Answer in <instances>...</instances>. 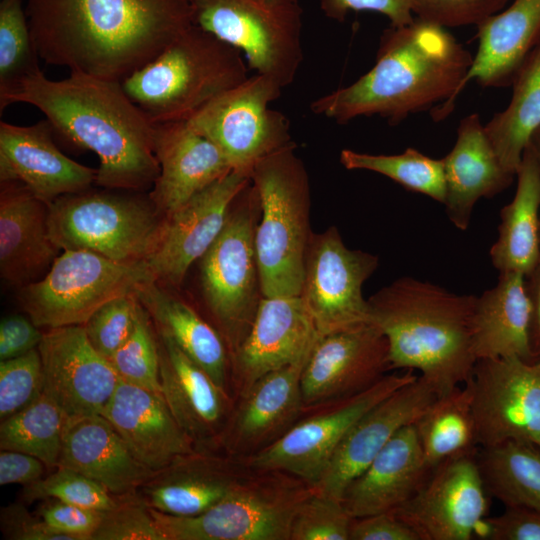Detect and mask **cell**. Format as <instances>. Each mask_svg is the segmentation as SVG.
<instances>
[{"mask_svg": "<svg viewBox=\"0 0 540 540\" xmlns=\"http://www.w3.org/2000/svg\"><path fill=\"white\" fill-rule=\"evenodd\" d=\"M25 11L46 63L116 81L193 25L189 0H27Z\"/></svg>", "mask_w": 540, "mask_h": 540, "instance_id": "obj_1", "label": "cell"}, {"mask_svg": "<svg viewBox=\"0 0 540 540\" xmlns=\"http://www.w3.org/2000/svg\"><path fill=\"white\" fill-rule=\"evenodd\" d=\"M472 59L446 28L415 17L386 29L374 66L352 84L315 99L310 110L338 123L372 115L398 123L434 108L439 121L453 110Z\"/></svg>", "mask_w": 540, "mask_h": 540, "instance_id": "obj_2", "label": "cell"}, {"mask_svg": "<svg viewBox=\"0 0 540 540\" xmlns=\"http://www.w3.org/2000/svg\"><path fill=\"white\" fill-rule=\"evenodd\" d=\"M15 102L38 108L54 133L97 155L98 186L132 191L153 186L160 172L153 124L125 93L121 81L79 72L54 81L39 70L22 82L6 107Z\"/></svg>", "mask_w": 540, "mask_h": 540, "instance_id": "obj_3", "label": "cell"}, {"mask_svg": "<svg viewBox=\"0 0 540 540\" xmlns=\"http://www.w3.org/2000/svg\"><path fill=\"white\" fill-rule=\"evenodd\" d=\"M476 298L411 277L370 296L371 321L387 339L391 370L418 371L438 396L465 384L477 363L471 335Z\"/></svg>", "mask_w": 540, "mask_h": 540, "instance_id": "obj_4", "label": "cell"}, {"mask_svg": "<svg viewBox=\"0 0 540 540\" xmlns=\"http://www.w3.org/2000/svg\"><path fill=\"white\" fill-rule=\"evenodd\" d=\"M246 63L239 50L192 25L121 84L152 124L188 121L244 82Z\"/></svg>", "mask_w": 540, "mask_h": 540, "instance_id": "obj_5", "label": "cell"}, {"mask_svg": "<svg viewBox=\"0 0 540 540\" xmlns=\"http://www.w3.org/2000/svg\"><path fill=\"white\" fill-rule=\"evenodd\" d=\"M294 142L259 161L250 174L260 218L255 251L263 297L299 296L310 230V183Z\"/></svg>", "mask_w": 540, "mask_h": 540, "instance_id": "obj_6", "label": "cell"}, {"mask_svg": "<svg viewBox=\"0 0 540 540\" xmlns=\"http://www.w3.org/2000/svg\"><path fill=\"white\" fill-rule=\"evenodd\" d=\"M315 486L291 473L253 469L196 516L150 509L165 540H290L293 518Z\"/></svg>", "mask_w": 540, "mask_h": 540, "instance_id": "obj_7", "label": "cell"}, {"mask_svg": "<svg viewBox=\"0 0 540 540\" xmlns=\"http://www.w3.org/2000/svg\"><path fill=\"white\" fill-rule=\"evenodd\" d=\"M259 213L250 180L233 201L220 234L200 258L203 298L229 355L248 335L263 297L254 240Z\"/></svg>", "mask_w": 540, "mask_h": 540, "instance_id": "obj_8", "label": "cell"}, {"mask_svg": "<svg viewBox=\"0 0 540 540\" xmlns=\"http://www.w3.org/2000/svg\"><path fill=\"white\" fill-rule=\"evenodd\" d=\"M164 215L151 199L91 188L49 204L48 228L61 249L98 253L122 263L145 262L153 251Z\"/></svg>", "mask_w": 540, "mask_h": 540, "instance_id": "obj_9", "label": "cell"}, {"mask_svg": "<svg viewBox=\"0 0 540 540\" xmlns=\"http://www.w3.org/2000/svg\"><path fill=\"white\" fill-rule=\"evenodd\" d=\"M193 25L239 50L249 69L293 83L304 58L299 0H189Z\"/></svg>", "mask_w": 540, "mask_h": 540, "instance_id": "obj_10", "label": "cell"}, {"mask_svg": "<svg viewBox=\"0 0 540 540\" xmlns=\"http://www.w3.org/2000/svg\"><path fill=\"white\" fill-rule=\"evenodd\" d=\"M156 280L146 262L122 263L65 249L46 275L21 289L19 302L37 327L83 325L105 303Z\"/></svg>", "mask_w": 540, "mask_h": 540, "instance_id": "obj_11", "label": "cell"}, {"mask_svg": "<svg viewBox=\"0 0 540 540\" xmlns=\"http://www.w3.org/2000/svg\"><path fill=\"white\" fill-rule=\"evenodd\" d=\"M282 89L274 79L256 73L187 122L223 152L233 171L250 177L259 161L293 142L288 118L270 107Z\"/></svg>", "mask_w": 540, "mask_h": 540, "instance_id": "obj_12", "label": "cell"}, {"mask_svg": "<svg viewBox=\"0 0 540 540\" xmlns=\"http://www.w3.org/2000/svg\"><path fill=\"white\" fill-rule=\"evenodd\" d=\"M417 377L412 370L387 374L363 392L306 407L300 419L279 440L244 462L253 469L282 470L315 485L356 421Z\"/></svg>", "mask_w": 540, "mask_h": 540, "instance_id": "obj_13", "label": "cell"}, {"mask_svg": "<svg viewBox=\"0 0 540 540\" xmlns=\"http://www.w3.org/2000/svg\"><path fill=\"white\" fill-rule=\"evenodd\" d=\"M377 266V256L349 249L335 226L312 232L299 296L320 337L372 322L362 286Z\"/></svg>", "mask_w": 540, "mask_h": 540, "instance_id": "obj_14", "label": "cell"}, {"mask_svg": "<svg viewBox=\"0 0 540 540\" xmlns=\"http://www.w3.org/2000/svg\"><path fill=\"white\" fill-rule=\"evenodd\" d=\"M469 382L478 446L513 440L540 448V362L480 359Z\"/></svg>", "mask_w": 540, "mask_h": 540, "instance_id": "obj_15", "label": "cell"}, {"mask_svg": "<svg viewBox=\"0 0 540 540\" xmlns=\"http://www.w3.org/2000/svg\"><path fill=\"white\" fill-rule=\"evenodd\" d=\"M478 450L433 469L419 491L394 512L420 540H471L481 536L489 511Z\"/></svg>", "mask_w": 540, "mask_h": 540, "instance_id": "obj_16", "label": "cell"}, {"mask_svg": "<svg viewBox=\"0 0 540 540\" xmlns=\"http://www.w3.org/2000/svg\"><path fill=\"white\" fill-rule=\"evenodd\" d=\"M38 350L42 393L69 419L101 415L120 378L111 362L92 346L84 326L48 329Z\"/></svg>", "mask_w": 540, "mask_h": 540, "instance_id": "obj_17", "label": "cell"}, {"mask_svg": "<svg viewBox=\"0 0 540 540\" xmlns=\"http://www.w3.org/2000/svg\"><path fill=\"white\" fill-rule=\"evenodd\" d=\"M389 370L388 342L373 322L321 336L301 374L305 408L363 392Z\"/></svg>", "mask_w": 540, "mask_h": 540, "instance_id": "obj_18", "label": "cell"}, {"mask_svg": "<svg viewBox=\"0 0 540 540\" xmlns=\"http://www.w3.org/2000/svg\"><path fill=\"white\" fill-rule=\"evenodd\" d=\"M249 182L248 175L232 171L164 215L157 243L145 260L158 282H183L220 234L233 201Z\"/></svg>", "mask_w": 540, "mask_h": 540, "instance_id": "obj_19", "label": "cell"}, {"mask_svg": "<svg viewBox=\"0 0 540 540\" xmlns=\"http://www.w3.org/2000/svg\"><path fill=\"white\" fill-rule=\"evenodd\" d=\"M319 338L300 296L262 297L248 335L230 354L234 397L262 376L309 356Z\"/></svg>", "mask_w": 540, "mask_h": 540, "instance_id": "obj_20", "label": "cell"}, {"mask_svg": "<svg viewBox=\"0 0 540 540\" xmlns=\"http://www.w3.org/2000/svg\"><path fill=\"white\" fill-rule=\"evenodd\" d=\"M309 356L262 376L235 398L221 438L222 452L247 459L292 428L305 411L301 374Z\"/></svg>", "mask_w": 540, "mask_h": 540, "instance_id": "obj_21", "label": "cell"}, {"mask_svg": "<svg viewBox=\"0 0 540 540\" xmlns=\"http://www.w3.org/2000/svg\"><path fill=\"white\" fill-rule=\"evenodd\" d=\"M437 397L431 383L419 375L368 410L340 442L314 485L316 490L342 500L347 486L391 438L404 426L414 423Z\"/></svg>", "mask_w": 540, "mask_h": 540, "instance_id": "obj_22", "label": "cell"}, {"mask_svg": "<svg viewBox=\"0 0 540 540\" xmlns=\"http://www.w3.org/2000/svg\"><path fill=\"white\" fill-rule=\"evenodd\" d=\"M53 134L47 119L30 126L1 121L0 182H20L48 205L61 196L90 189L97 169L66 156Z\"/></svg>", "mask_w": 540, "mask_h": 540, "instance_id": "obj_23", "label": "cell"}, {"mask_svg": "<svg viewBox=\"0 0 540 540\" xmlns=\"http://www.w3.org/2000/svg\"><path fill=\"white\" fill-rule=\"evenodd\" d=\"M159 336L161 393L172 415L196 449L221 451L234 395L170 339Z\"/></svg>", "mask_w": 540, "mask_h": 540, "instance_id": "obj_24", "label": "cell"}, {"mask_svg": "<svg viewBox=\"0 0 540 540\" xmlns=\"http://www.w3.org/2000/svg\"><path fill=\"white\" fill-rule=\"evenodd\" d=\"M249 469L243 459L222 451L196 449L155 472L136 495L159 512L196 516L221 501Z\"/></svg>", "mask_w": 540, "mask_h": 540, "instance_id": "obj_25", "label": "cell"}, {"mask_svg": "<svg viewBox=\"0 0 540 540\" xmlns=\"http://www.w3.org/2000/svg\"><path fill=\"white\" fill-rule=\"evenodd\" d=\"M153 146L160 172L148 195L163 215L233 171L223 152L187 121L154 123Z\"/></svg>", "mask_w": 540, "mask_h": 540, "instance_id": "obj_26", "label": "cell"}, {"mask_svg": "<svg viewBox=\"0 0 540 540\" xmlns=\"http://www.w3.org/2000/svg\"><path fill=\"white\" fill-rule=\"evenodd\" d=\"M101 416L112 424L138 461L153 473L196 450L161 392L120 379Z\"/></svg>", "mask_w": 540, "mask_h": 540, "instance_id": "obj_27", "label": "cell"}, {"mask_svg": "<svg viewBox=\"0 0 540 540\" xmlns=\"http://www.w3.org/2000/svg\"><path fill=\"white\" fill-rule=\"evenodd\" d=\"M49 205L20 182H1L0 274L19 289L42 279L61 249L48 228Z\"/></svg>", "mask_w": 540, "mask_h": 540, "instance_id": "obj_28", "label": "cell"}, {"mask_svg": "<svg viewBox=\"0 0 540 540\" xmlns=\"http://www.w3.org/2000/svg\"><path fill=\"white\" fill-rule=\"evenodd\" d=\"M432 471L415 424L406 425L347 486L342 502L353 518L394 511L419 491Z\"/></svg>", "mask_w": 540, "mask_h": 540, "instance_id": "obj_29", "label": "cell"}, {"mask_svg": "<svg viewBox=\"0 0 540 540\" xmlns=\"http://www.w3.org/2000/svg\"><path fill=\"white\" fill-rule=\"evenodd\" d=\"M443 164L446 214L463 231L470 224L476 202L504 191L516 177L502 166L476 113L460 121L455 145Z\"/></svg>", "mask_w": 540, "mask_h": 540, "instance_id": "obj_30", "label": "cell"}, {"mask_svg": "<svg viewBox=\"0 0 540 540\" xmlns=\"http://www.w3.org/2000/svg\"><path fill=\"white\" fill-rule=\"evenodd\" d=\"M57 467L93 479L117 498L135 495L154 474L101 415L68 419Z\"/></svg>", "mask_w": 540, "mask_h": 540, "instance_id": "obj_31", "label": "cell"}, {"mask_svg": "<svg viewBox=\"0 0 540 540\" xmlns=\"http://www.w3.org/2000/svg\"><path fill=\"white\" fill-rule=\"evenodd\" d=\"M477 28L478 48L457 97L471 80L485 87L512 84L540 44V0H512Z\"/></svg>", "mask_w": 540, "mask_h": 540, "instance_id": "obj_32", "label": "cell"}, {"mask_svg": "<svg viewBox=\"0 0 540 540\" xmlns=\"http://www.w3.org/2000/svg\"><path fill=\"white\" fill-rule=\"evenodd\" d=\"M530 323L525 276L499 273L497 284L476 298L471 335L477 361L515 356L532 362Z\"/></svg>", "mask_w": 540, "mask_h": 540, "instance_id": "obj_33", "label": "cell"}, {"mask_svg": "<svg viewBox=\"0 0 540 540\" xmlns=\"http://www.w3.org/2000/svg\"><path fill=\"white\" fill-rule=\"evenodd\" d=\"M136 297L159 335L170 339L219 386L232 393L230 355L219 331L188 303L166 291L157 280L141 285Z\"/></svg>", "mask_w": 540, "mask_h": 540, "instance_id": "obj_34", "label": "cell"}, {"mask_svg": "<svg viewBox=\"0 0 540 540\" xmlns=\"http://www.w3.org/2000/svg\"><path fill=\"white\" fill-rule=\"evenodd\" d=\"M510 203L500 211L498 239L490 249L493 266L525 277L540 260V172L532 146L523 153Z\"/></svg>", "mask_w": 540, "mask_h": 540, "instance_id": "obj_35", "label": "cell"}, {"mask_svg": "<svg viewBox=\"0 0 540 540\" xmlns=\"http://www.w3.org/2000/svg\"><path fill=\"white\" fill-rule=\"evenodd\" d=\"M512 85L508 106L484 126L502 166L516 175L525 149L540 128V44L523 63Z\"/></svg>", "mask_w": 540, "mask_h": 540, "instance_id": "obj_36", "label": "cell"}, {"mask_svg": "<svg viewBox=\"0 0 540 540\" xmlns=\"http://www.w3.org/2000/svg\"><path fill=\"white\" fill-rule=\"evenodd\" d=\"M425 460L432 469L444 461L478 450L469 380L438 396L414 422Z\"/></svg>", "mask_w": 540, "mask_h": 540, "instance_id": "obj_37", "label": "cell"}, {"mask_svg": "<svg viewBox=\"0 0 540 540\" xmlns=\"http://www.w3.org/2000/svg\"><path fill=\"white\" fill-rule=\"evenodd\" d=\"M477 461L489 496L505 507L540 509V448L509 440L480 448Z\"/></svg>", "mask_w": 540, "mask_h": 540, "instance_id": "obj_38", "label": "cell"}, {"mask_svg": "<svg viewBox=\"0 0 540 540\" xmlns=\"http://www.w3.org/2000/svg\"><path fill=\"white\" fill-rule=\"evenodd\" d=\"M68 419L42 393L29 406L1 421L0 448L27 453L46 467L57 468Z\"/></svg>", "mask_w": 540, "mask_h": 540, "instance_id": "obj_39", "label": "cell"}, {"mask_svg": "<svg viewBox=\"0 0 540 540\" xmlns=\"http://www.w3.org/2000/svg\"><path fill=\"white\" fill-rule=\"evenodd\" d=\"M340 162L348 170L384 175L405 189L424 194L442 204L446 197L443 159H433L414 148L396 155H376L343 149Z\"/></svg>", "mask_w": 540, "mask_h": 540, "instance_id": "obj_40", "label": "cell"}, {"mask_svg": "<svg viewBox=\"0 0 540 540\" xmlns=\"http://www.w3.org/2000/svg\"><path fill=\"white\" fill-rule=\"evenodd\" d=\"M23 0L0 1V111L22 82L40 69Z\"/></svg>", "mask_w": 540, "mask_h": 540, "instance_id": "obj_41", "label": "cell"}, {"mask_svg": "<svg viewBox=\"0 0 540 540\" xmlns=\"http://www.w3.org/2000/svg\"><path fill=\"white\" fill-rule=\"evenodd\" d=\"M109 361L121 380L161 392L159 343L153 333L152 320L140 302L131 335Z\"/></svg>", "mask_w": 540, "mask_h": 540, "instance_id": "obj_42", "label": "cell"}, {"mask_svg": "<svg viewBox=\"0 0 540 540\" xmlns=\"http://www.w3.org/2000/svg\"><path fill=\"white\" fill-rule=\"evenodd\" d=\"M22 498L26 502L50 498L76 506L106 512L117 506L119 498L93 479L69 468L57 470L45 478L25 485Z\"/></svg>", "mask_w": 540, "mask_h": 540, "instance_id": "obj_43", "label": "cell"}, {"mask_svg": "<svg viewBox=\"0 0 540 540\" xmlns=\"http://www.w3.org/2000/svg\"><path fill=\"white\" fill-rule=\"evenodd\" d=\"M352 521L342 500L315 488L293 518L290 540H349Z\"/></svg>", "mask_w": 540, "mask_h": 540, "instance_id": "obj_44", "label": "cell"}, {"mask_svg": "<svg viewBox=\"0 0 540 540\" xmlns=\"http://www.w3.org/2000/svg\"><path fill=\"white\" fill-rule=\"evenodd\" d=\"M43 389L42 361L38 348L0 361V418L23 410Z\"/></svg>", "mask_w": 540, "mask_h": 540, "instance_id": "obj_45", "label": "cell"}, {"mask_svg": "<svg viewBox=\"0 0 540 540\" xmlns=\"http://www.w3.org/2000/svg\"><path fill=\"white\" fill-rule=\"evenodd\" d=\"M138 306L136 293L124 295L102 305L83 324L92 346L108 360L131 335Z\"/></svg>", "mask_w": 540, "mask_h": 540, "instance_id": "obj_46", "label": "cell"}, {"mask_svg": "<svg viewBox=\"0 0 540 540\" xmlns=\"http://www.w3.org/2000/svg\"><path fill=\"white\" fill-rule=\"evenodd\" d=\"M91 540H165L149 507L137 495L119 498L103 519Z\"/></svg>", "mask_w": 540, "mask_h": 540, "instance_id": "obj_47", "label": "cell"}, {"mask_svg": "<svg viewBox=\"0 0 540 540\" xmlns=\"http://www.w3.org/2000/svg\"><path fill=\"white\" fill-rule=\"evenodd\" d=\"M509 0H412L416 18L444 28L480 25L503 10Z\"/></svg>", "mask_w": 540, "mask_h": 540, "instance_id": "obj_48", "label": "cell"}, {"mask_svg": "<svg viewBox=\"0 0 540 540\" xmlns=\"http://www.w3.org/2000/svg\"><path fill=\"white\" fill-rule=\"evenodd\" d=\"M38 515L54 531L73 540H91L104 512L53 499L43 504Z\"/></svg>", "mask_w": 540, "mask_h": 540, "instance_id": "obj_49", "label": "cell"}, {"mask_svg": "<svg viewBox=\"0 0 540 540\" xmlns=\"http://www.w3.org/2000/svg\"><path fill=\"white\" fill-rule=\"evenodd\" d=\"M487 540H540V509L506 506L505 511L487 517L481 533Z\"/></svg>", "mask_w": 540, "mask_h": 540, "instance_id": "obj_50", "label": "cell"}, {"mask_svg": "<svg viewBox=\"0 0 540 540\" xmlns=\"http://www.w3.org/2000/svg\"><path fill=\"white\" fill-rule=\"evenodd\" d=\"M320 7L326 17L340 22L350 11L383 14L394 27L407 25L415 18L412 0H321Z\"/></svg>", "mask_w": 540, "mask_h": 540, "instance_id": "obj_51", "label": "cell"}, {"mask_svg": "<svg viewBox=\"0 0 540 540\" xmlns=\"http://www.w3.org/2000/svg\"><path fill=\"white\" fill-rule=\"evenodd\" d=\"M0 524L5 538L11 540H73L51 529L39 515L31 514L20 503L1 509Z\"/></svg>", "mask_w": 540, "mask_h": 540, "instance_id": "obj_52", "label": "cell"}, {"mask_svg": "<svg viewBox=\"0 0 540 540\" xmlns=\"http://www.w3.org/2000/svg\"><path fill=\"white\" fill-rule=\"evenodd\" d=\"M349 540H420L394 511L353 518Z\"/></svg>", "mask_w": 540, "mask_h": 540, "instance_id": "obj_53", "label": "cell"}, {"mask_svg": "<svg viewBox=\"0 0 540 540\" xmlns=\"http://www.w3.org/2000/svg\"><path fill=\"white\" fill-rule=\"evenodd\" d=\"M30 318L10 315L0 323V360L11 359L38 348L43 333Z\"/></svg>", "mask_w": 540, "mask_h": 540, "instance_id": "obj_54", "label": "cell"}, {"mask_svg": "<svg viewBox=\"0 0 540 540\" xmlns=\"http://www.w3.org/2000/svg\"><path fill=\"white\" fill-rule=\"evenodd\" d=\"M46 465L37 457L27 453L1 450L0 485H28L42 478Z\"/></svg>", "mask_w": 540, "mask_h": 540, "instance_id": "obj_55", "label": "cell"}, {"mask_svg": "<svg viewBox=\"0 0 540 540\" xmlns=\"http://www.w3.org/2000/svg\"><path fill=\"white\" fill-rule=\"evenodd\" d=\"M525 284L531 302L530 346L532 362H540V260Z\"/></svg>", "mask_w": 540, "mask_h": 540, "instance_id": "obj_56", "label": "cell"}, {"mask_svg": "<svg viewBox=\"0 0 540 540\" xmlns=\"http://www.w3.org/2000/svg\"><path fill=\"white\" fill-rule=\"evenodd\" d=\"M530 145L532 146L534 150V153L538 162V166H539V172H540V128L534 133L530 141Z\"/></svg>", "mask_w": 540, "mask_h": 540, "instance_id": "obj_57", "label": "cell"}]
</instances>
